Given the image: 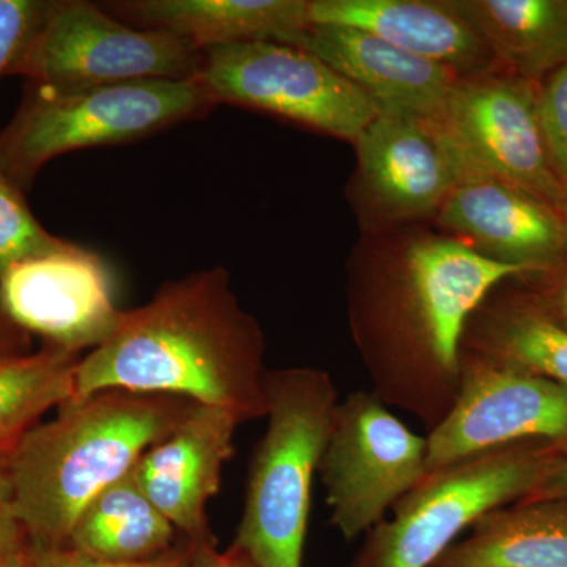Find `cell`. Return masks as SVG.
<instances>
[{"label":"cell","mask_w":567,"mask_h":567,"mask_svg":"<svg viewBox=\"0 0 567 567\" xmlns=\"http://www.w3.org/2000/svg\"><path fill=\"white\" fill-rule=\"evenodd\" d=\"M181 567H252L237 551H216L215 543L189 544L183 551Z\"/></svg>","instance_id":"cell-30"},{"label":"cell","mask_w":567,"mask_h":567,"mask_svg":"<svg viewBox=\"0 0 567 567\" xmlns=\"http://www.w3.org/2000/svg\"><path fill=\"white\" fill-rule=\"evenodd\" d=\"M319 475L330 525L352 543L427 475V440L372 391H354L336 409Z\"/></svg>","instance_id":"cell-9"},{"label":"cell","mask_w":567,"mask_h":567,"mask_svg":"<svg viewBox=\"0 0 567 567\" xmlns=\"http://www.w3.org/2000/svg\"><path fill=\"white\" fill-rule=\"evenodd\" d=\"M529 274L443 237L420 238L358 268L350 324L372 393L427 432L436 427L457 399L470 317L496 287Z\"/></svg>","instance_id":"cell-1"},{"label":"cell","mask_w":567,"mask_h":567,"mask_svg":"<svg viewBox=\"0 0 567 567\" xmlns=\"http://www.w3.org/2000/svg\"><path fill=\"white\" fill-rule=\"evenodd\" d=\"M495 61L535 82L567 62V0H453Z\"/></svg>","instance_id":"cell-21"},{"label":"cell","mask_w":567,"mask_h":567,"mask_svg":"<svg viewBox=\"0 0 567 567\" xmlns=\"http://www.w3.org/2000/svg\"><path fill=\"white\" fill-rule=\"evenodd\" d=\"M354 144L363 192L391 219L439 212L466 167L432 118L404 112L379 111Z\"/></svg>","instance_id":"cell-13"},{"label":"cell","mask_w":567,"mask_h":567,"mask_svg":"<svg viewBox=\"0 0 567 567\" xmlns=\"http://www.w3.org/2000/svg\"><path fill=\"white\" fill-rule=\"evenodd\" d=\"M295 47L322 59L363 91L379 111L435 118L462 80L446 66L357 29L311 25Z\"/></svg>","instance_id":"cell-16"},{"label":"cell","mask_w":567,"mask_h":567,"mask_svg":"<svg viewBox=\"0 0 567 567\" xmlns=\"http://www.w3.org/2000/svg\"><path fill=\"white\" fill-rule=\"evenodd\" d=\"M196 80H145L51 91L28 82L0 130V174L28 194L44 164L63 153L151 136L215 110Z\"/></svg>","instance_id":"cell-5"},{"label":"cell","mask_w":567,"mask_h":567,"mask_svg":"<svg viewBox=\"0 0 567 567\" xmlns=\"http://www.w3.org/2000/svg\"><path fill=\"white\" fill-rule=\"evenodd\" d=\"M71 245L48 233L32 215L25 194L0 174V278L14 265L63 251Z\"/></svg>","instance_id":"cell-24"},{"label":"cell","mask_w":567,"mask_h":567,"mask_svg":"<svg viewBox=\"0 0 567 567\" xmlns=\"http://www.w3.org/2000/svg\"><path fill=\"white\" fill-rule=\"evenodd\" d=\"M425 440L427 473L529 440L567 445V386L462 352L456 402Z\"/></svg>","instance_id":"cell-11"},{"label":"cell","mask_w":567,"mask_h":567,"mask_svg":"<svg viewBox=\"0 0 567 567\" xmlns=\"http://www.w3.org/2000/svg\"><path fill=\"white\" fill-rule=\"evenodd\" d=\"M476 251L533 275L567 260V216L513 183L465 167L436 212Z\"/></svg>","instance_id":"cell-14"},{"label":"cell","mask_w":567,"mask_h":567,"mask_svg":"<svg viewBox=\"0 0 567 567\" xmlns=\"http://www.w3.org/2000/svg\"><path fill=\"white\" fill-rule=\"evenodd\" d=\"M267 431L249 464L233 550L252 567H303L312 486L330 436L338 390L316 368L268 369Z\"/></svg>","instance_id":"cell-4"},{"label":"cell","mask_w":567,"mask_h":567,"mask_svg":"<svg viewBox=\"0 0 567 567\" xmlns=\"http://www.w3.org/2000/svg\"><path fill=\"white\" fill-rule=\"evenodd\" d=\"M536 275L540 276L539 284L527 292L529 298L540 311L567 328V262Z\"/></svg>","instance_id":"cell-29"},{"label":"cell","mask_w":567,"mask_h":567,"mask_svg":"<svg viewBox=\"0 0 567 567\" xmlns=\"http://www.w3.org/2000/svg\"><path fill=\"white\" fill-rule=\"evenodd\" d=\"M33 352L32 336L7 315L0 301V361Z\"/></svg>","instance_id":"cell-31"},{"label":"cell","mask_w":567,"mask_h":567,"mask_svg":"<svg viewBox=\"0 0 567 567\" xmlns=\"http://www.w3.org/2000/svg\"><path fill=\"white\" fill-rule=\"evenodd\" d=\"M28 547L21 550L20 554L13 555V557L3 561L0 567H28Z\"/></svg>","instance_id":"cell-33"},{"label":"cell","mask_w":567,"mask_h":567,"mask_svg":"<svg viewBox=\"0 0 567 567\" xmlns=\"http://www.w3.org/2000/svg\"><path fill=\"white\" fill-rule=\"evenodd\" d=\"M543 499H567V457L544 477L543 483L537 484L517 503L543 502Z\"/></svg>","instance_id":"cell-32"},{"label":"cell","mask_w":567,"mask_h":567,"mask_svg":"<svg viewBox=\"0 0 567 567\" xmlns=\"http://www.w3.org/2000/svg\"><path fill=\"white\" fill-rule=\"evenodd\" d=\"M535 82L487 73L457 82L432 118L470 169L535 194L567 216V185L548 156Z\"/></svg>","instance_id":"cell-10"},{"label":"cell","mask_w":567,"mask_h":567,"mask_svg":"<svg viewBox=\"0 0 567 567\" xmlns=\"http://www.w3.org/2000/svg\"><path fill=\"white\" fill-rule=\"evenodd\" d=\"M196 81L216 106L268 112L354 142L379 107L312 52L279 41H246L200 51Z\"/></svg>","instance_id":"cell-8"},{"label":"cell","mask_w":567,"mask_h":567,"mask_svg":"<svg viewBox=\"0 0 567 567\" xmlns=\"http://www.w3.org/2000/svg\"><path fill=\"white\" fill-rule=\"evenodd\" d=\"M81 354L43 344L0 361V457L10 456L48 410L74 398Z\"/></svg>","instance_id":"cell-23"},{"label":"cell","mask_w":567,"mask_h":567,"mask_svg":"<svg viewBox=\"0 0 567 567\" xmlns=\"http://www.w3.org/2000/svg\"><path fill=\"white\" fill-rule=\"evenodd\" d=\"M200 50L167 32L142 31L87 0H50L6 76L51 91L145 80H196Z\"/></svg>","instance_id":"cell-7"},{"label":"cell","mask_w":567,"mask_h":567,"mask_svg":"<svg viewBox=\"0 0 567 567\" xmlns=\"http://www.w3.org/2000/svg\"><path fill=\"white\" fill-rule=\"evenodd\" d=\"M241 423L226 410L196 404L177 427L148 447L134 473L142 491L189 544L215 543L207 505L221 487Z\"/></svg>","instance_id":"cell-15"},{"label":"cell","mask_w":567,"mask_h":567,"mask_svg":"<svg viewBox=\"0 0 567 567\" xmlns=\"http://www.w3.org/2000/svg\"><path fill=\"white\" fill-rule=\"evenodd\" d=\"M44 7V0H0V76H6Z\"/></svg>","instance_id":"cell-26"},{"label":"cell","mask_w":567,"mask_h":567,"mask_svg":"<svg viewBox=\"0 0 567 567\" xmlns=\"http://www.w3.org/2000/svg\"><path fill=\"white\" fill-rule=\"evenodd\" d=\"M183 551L141 563H112L89 557L71 547H35L29 544L28 567H181Z\"/></svg>","instance_id":"cell-27"},{"label":"cell","mask_w":567,"mask_h":567,"mask_svg":"<svg viewBox=\"0 0 567 567\" xmlns=\"http://www.w3.org/2000/svg\"><path fill=\"white\" fill-rule=\"evenodd\" d=\"M28 544V536L14 509L9 456H3L0 457V565L24 550Z\"/></svg>","instance_id":"cell-28"},{"label":"cell","mask_w":567,"mask_h":567,"mask_svg":"<svg viewBox=\"0 0 567 567\" xmlns=\"http://www.w3.org/2000/svg\"><path fill=\"white\" fill-rule=\"evenodd\" d=\"M462 352L567 386V328L527 292L488 295L466 323Z\"/></svg>","instance_id":"cell-20"},{"label":"cell","mask_w":567,"mask_h":567,"mask_svg":"<svg viewBox=\"0 0 567 567\" xmlns=\"http://www.w3.org/2000/svg\"><path fill=\"white\" fill-rule=\"evenodd\" d=\"M431 567H567V499L491 511Z\"/></svg>","instance_id":"cell-19"},{"label":"cell","mask_w":567,"mask_h":567,"mask_svg":"<svg viewBox=\"0 0 567 567\" xmlns=\"http://www.w3.org/2000/svg\"><path fill=\"white\" fill-rule=\"evenodd\" d=\"M265 334L221 267L164 282L123 311L114 334L81 358L74 398L106 390L177 395L241 424L267 416Z\"/></svg>","instance_id":"cell-2"},{"label":"cell","mask_w":567,"mask_h":567,"mask_svg":"<svg viewBox=\"0 0 567 567\" xmlns=\"http://www.w3.org/2000/svg\"><path fill=\"white\" fill-rule=\"evenodd\" d=\"M196 402L106 390L59 406L11 451L14 509L29 544L65 547L84 507L128 475Z\"/></svg>","instance_id":"cell-3"},{"label":"cell","mask_w":567,"mask_h":567,"mask_svg":"<svg viewBox=\"0 0 567 567\" xmlns=\"http://www.w3.org/2000/svg\"><path fill=\"white\" fill-rule=\"evenodd\" d=\"M309 0H121L103 3L118 21L142 31L167 32L197 50L279 41L297 44L311 28Z\"/></svg>","instance_id":"cell-18"},{"label":"cell","mask_w":567,"mask_h":567,"mask_svg":"<svg viewBox=\"0 0 567 567\" xmlns=\"http://www.w3.org/2000/svg\"><path fill=\"white\" fill-rule=\"evenodd\" d=\"M537 111L551 166L567 185V62L539 89Z\"/></svg>","instance_id":"cell-25"},{"label":"cell","mask_w":567,"mask_h":567,"mask_svg":"<svg viewBox=\"0 0 567 567\" xmlns=\"http://www.w3.org/2000/svg\"><path fill=\"white\" fill-rule=\"evenodd\" d=\"M0 301L22 330L78 354L106 342L123 312L102 257L76 244L11 267L0 278Z\"/></svg>","instance_id":"cell-12"},{"label":"cell","mask_w":567,"mask_h":567,"mask_svg":"<svg viewBox=\"0 0 567 567\" xmlns=\"http://www.w3.org/2000/svg\"><path fill=\"white\" fill-rule=\"evenodd\" d=\"M311 25H339L446 66L465 78L491 73L495 58L453 0H309Z\"/></svg>","instance_id":"cell-17"},{"label":"cell","mask_w":567,"mask_h":567,"mask_svg":"<svg viewBox=\"0 0 567 567\" xmlns=\"http://www.w3.org/2000/svg\"><path fill=\"white\" fill-rule=\"evenodd\" d=\"M566 457L563 443L529 440L429 472L395 503L390 520L365 533L350 567H431L465 529L520 502Z\"/></svg>","instance_id":"cell-6"},{"label":"cell","mask_w":567,"mask_h":567,"mask_svg":"<svg viewBox=\"0 0 567 567\" xmlns=\"http://www.w3.org/2000/svg\"><path fill=\"white\" fill-rule=\"evenodd\" d=\"M175 533L133 470L84 507L65 547L104 561H151L169 554Z\"/></svg>","instance_id":"cell-22"}]
</instances>
